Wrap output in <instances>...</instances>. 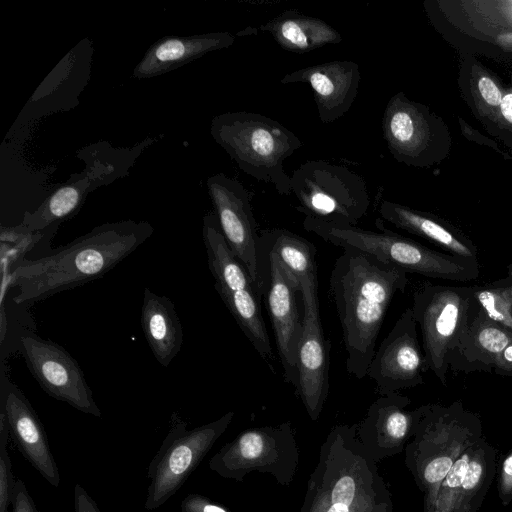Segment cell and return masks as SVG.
<instances>
[{
  "label": "cell",
  "instance_id": "6da1fadb",
  "mask_svg": "<svg viewBox=\"0 0 512 512\" xmlns=\"http://www.w3.org/2000/svg\"><path fill=\"white\" fill-rule=\"evenodd\" d=\"M154 232L147 221L105 223L50 253L12 267L16 304L34 303L103 277Z\"/></svg>",
  "mask_w": 512,
  "mask_h": 512
},
{
  "label": "cell",
  "instance_id": "7a4b0ae2",
  "mask_svg": "<svg viewBox=\"0 0 512 512\" xmlns=\"http://www.w3.org/2000/svg\"><path fill=\"white\" fill-rule=\"evenodd\" d=\"M408 273L354 251L343 250L330 274V289L340 320L347 372L367 376L386 311L405 291Z\"/></svg>",
  "mask_w": 512,
  "mask_h": 512
},
{
  "label": "cell",
  "instance_id": "3957f363",
  "mask_svg": "<svg viewBox=\"0 0 512 512\" xmlns=\"http://www.w3.org/2000/svg\"><path fill=\"white\" fill-rule=\"evenodd\" d=\"M379 231L342 225L305 216L303 227L326 242L366 254L375 260L424 277L454 282H469L480 275L478 260L463 258L430 249L412 239L401 236L384 226L377 218Z\"/></svg>",
  "mask_w": 512,
  "mask_h": 512
},
{
  "label": "cell",
  "instance_id": "277c9868",
  "mask_svg": "<svg viewBox=\"0 0 512 512\" xmlns=\"http://www.w3.org/2000/svg\"><path fill=\"white\" fill-rule=\"evenodd\" d=\"M210 133L243 172L281 195L292 194L284 161L303 145L292 131L265 115L237 111L213 117Z\"/></svg>",
  "mask_w": 512,
  "mask_h": 512
},
{
  "label": "cell",
  "instance_id": "5b68a950",
  "mask_svg": "<svg viewBox=\"0 0 512 512\" xmlns=\"http://www.w3.org/2000/svg\"><path fill=\"white\" fill-rule=\"evenodd\" d=\"M156 140L150 137L129 148H114L108 142L84 147L78 157L85 168L58 185L33 212L26 211L22 222L9 230L26 236L74 217L91 192L127 176L142 151Z\"/></svg>",
  "mask_w": 512,
  "mask_h": 512
},
{
  "label": "cell",
  "instance_id": "8992f818",
  "mask_svg": "<svg viewBox=\"0 0 512 512\" xmlns=\"http://www.w3.org/2000/svg\"><path fill=\"white\" fill-rule=\"evenodd\" d=\"M476 286L424 282L413 292L412 312L422 336L426 368L447 386L449 362L478 311Z\"/></svg>",
  "mask_w": 512,
  "mask_h": 512
},
{
  "label": "cell",
  "instance_id": "52a82bcc",
  "mask_svg": "<svg viewBox=\"0 0 512 512\" xmlns=\"http://www.w3.org/2000/svg\"><path fill=\"white\" fill-rule=\"evenodd\" d=\"M420 409L417 422L418 473L428 493V509L436 498L441 481L456 460L483 437L482 421L477 413L467 410L461 401H454L450 405L429 404Z\"/></svg>",
  "mask_w": 512,
  "mask_h": 512
},
{
  "label": "cell",
  "instance_id": "ba28073f",
  "mask_svg": "<svg viewBox=\"0 0 512 512\" xmlns=\"http://www.w3.org/2000/svg\"><path fill=\"white\" fill-rule=\"evenodd\" d=\"M292 194L305 216L356 226L370 206L364 178L325 160H308L291 176Z\"/></svg>",
  "mask_w": 512,
  "mask_h": 512
},
{
  "label": "cell",
  "instance_id": "9c48e42d",
  "mask_svg": "<svg viewBox=\"0 0 512 512\" xmlns=\"http://www.w3.org/2000/svg\"><path fill=\"white\" fill-rule=\"evenodd\" d=\"M224 419L188 430L187 423L177 413L172 414L170 429L148 466L146 510L161 507L182 487L224 424Z\"/></svg>",
  "mask_w": 512,
  "mask_h": 512
},
{
  "label": "cell",
  "instance_id": "30bf717a",
  "mask_svg": "<svg viewBox=\"0 0 512 512\" xmlns=\"http://www.w3.org/2000/svg\"><path fill=\"white\" fill-rule=\"evenodd\" d=\"M259 268L283 377L298 388L297 350L303 330L297 301L300 289L273 253L259 249Z\"/></svg>",
  "mask_w": 512,
  "mask_h": 512
},
{
  "label": "cell",
  "instance_id": "8fae6325",
  "mask_svg": "<svg viewBox=\"0 0 512 512\" xmlns=\"http://www.w3.org/2000/svg\"><path fill=\"white\" fill-rule=\"evenodd\" d=\"M19 347L30 372L49 396L83 413L101 416L82 369L62 346L24 333L19 337Z\"/></svg>",
  "mask_w": 512,
  "mask_h": 512
},
{
  "label": "cell",
  "instance_id": "7c38bea8",
  "mask_svg": "<svg viewBox=\"0 0 512 512\" xmlns=\"http://www.w3.org/2000/svg\"><path fill=\"white\" fill-rule=\"evenodd\" d=\"M206 185L226 241L262 296L259 234L251 205L252 194L239 180L224 173L210 176Z\"/></svg>",
  "mask_w": 512,
  "mask_h": 512
},
{
  "label": "cell",
  "instance_id": "4fadbf2b",
  "mask_svg": "<svg viewBox=\"0 0 512 512\" xmlns=\"http://www.w3.org/2000/svg\"><path fill=\"white\" fill-rule=\"evenodd\" d=\"M417 327L411 307L406 308L376 348L367 376L380 393L387 395L424 383L427 368Z\"/></svg>",
  "mask_w": 512,
  "mask_h": 512
},
{
  "label": "cell",
  "instance_id": "5bb4252c",
  "mask_svg": "<svg viewBox=\"0 0 512 512\" xmlns=\"http://www.w3.org/2000/svg\"><path fill=\"white\" fill-rule=\"evenodd\" d=\"M496 456V448L480 438L456 460L426 512H477L496 476Z\"/></svg>",
  "mask_w": 512,
  "mask_h": 512
},
{
  "label": "cell",
  "instance_id": "9a60e30c",
  "mask_svg": "<svg viewBox=\"0 0 512 512\" xmlns=\"http://www.w3.org/2000/svg\"><path fill=\"white\" fill-rule=\"evenodd\" d=\"M92 54L89 39L71 49L44 79L17 120H34L77 106L78 97L89 82Z\"/></svg>",
  "mask_w": 512,
  "mask_h": 512
},
{
  "label": "cell",
  "instance_id": "2e32d148",
  "mask_svg": "<svg viewBox=\"0 0 512 512\" xmlns=\"http://www.w3.org/2000/svg\"><path fill=\"white\" fill-rule=\"evenodd\" d=\"M282 84H308L314 95L320 121L335 122L353 105L359 90V65L350 60L314 64L287 73Z\"/></svg>",
  "mask_w": 512,
  "mask_h": 512
},
{
  "label": "cell",
  "instance_id": "e0dca14e",
  "mask_svg": "<svg viewBox=\"0 0 512 512\" xmlns=\"http://www.w3.org/2000/svg\"><path fill=\"white\" fill-rule=\"evenodd\" d=\"M1 404V415L18 450L48 483L58 487V466L43 425L27 398L17 386L8 384Z\"/></svg>",
  "mask_w": 512,
  "mask_h": 512
},
{
  "label": "cell",
  "instance_id": "ac0fdd59",
  "mask_svg": "<svg viewBox=\"0 0 512 512\" xmlns=\"http://www.w3.org/2000/svg\"><path fill=\"white\" fill-rule=\"evenodd\" d=\"M303 330L297 350L298 390L308 408L316 410L329 386V346L323 333L319 302L302 301Z\"/></svg>",
  "mask_w": 512,
  "mask_h": 512
},
{
  "label": "cell",
  "instance_id": "d6986e66",
  "mask_svg": "<svg viewBox=\"0 0 512 512\" xmlns=\"http://www.w3.org/2000/svg\"><path fill=\"white\" fill-rule=\"evenodd\" d=\"M235 36L208 32L189 36H165L153 43L133 69V77L149 79L169 73L204 55L230 47Z\"/></svg>",
  "mask_w": 512,
  "mask_h": 512
},
{
  "label": "cell",
  "instance_id": "ffe728a7",
  "mask_svg": "<svg viewBox=\"0 0 512 512\" xmlns=\"http://www.w3.org/2000/svg\"><path fill=\"white\" fill-rule=\"evenodd\" d=\"M511 342L512 332L489 319L478 307L451 355L449 370L454 373L494 371L499 356Z\"/></svg>",
  "mask_w": 512,
  "mask_h": 512
},
{
  "label": "cell",
  "instance_id": "44dd1931",
  "mask_svg": "<svg viewBox=\"0 0 512 512\" xmlns=\"http://www.w3.org/2000/svg\"><path fill=\"white\" fill-rule=\"evenodd\" d=\"M259 249L273 253L297 283L301 300L318 301L316 248L305 238L282 228L262 230Z\"/></svg>",
  "mask_w": 512,
  "mask_h": 512
},
{
  "label": "cell",
  "instance_id": "7402d4cb",
  "mask_svg": "<svg viewBox=\"0 0 512 512\" xmlns=\"http://www.w3.org/2000/svg\"><path fill=\"white\" fill-rule=\"evenodd\" d=\"M141 326L157 362L168 367L183 344V328L174 303L166 296L144 289Z\"/></svg>",
  "mask_w": 512,
  "mask_h": 512
},
{
  "label": "cell",
  "instance_id": "603a6c76",
  "mask_svg": "<svg viewBox=\"0 0 512 512\" xmlns=\"http://www.w3.org/2000/svg\"><path fill=\"white\" fill-rule=\"evenodd\" d=\"M259 30L269 33L282 49L298 54L342 41L340 33L330 24L295 9L282 12L262 24Z\"/></svg>",
  "mask_w": 512,
  "mask_h": 512
},
{
  "label": "cell",
  "instance_id": "cb8c5ba5",
  "mask_svg": "<svg viewBox=\"0 0 512 512\" xmlns=\"http://www.w3.org/2000/svg\"><path fill=\"white\" fill-rule=\"evenodd\" d=\"M202 236L218 294L248 290L257 292L246 268L226 241L214 212L204 216ZM257 294L259 295L258 292Z\"/></svg>",
  "mask_w": 512,
  "mask_h": 512
},
{
  "label": "cell",
  "instance_id": "d4e9b609",
  "mask_svg": "<svg viewBox=\"0 0 512 512\" xmlns=\"http://www.w3.org/2000/svg\"><path fill=\"white\" fill-rule=\"evenodd\" d=\"M378 212L383 221L426 238L450 254L478 260V250L471 241L424 214L388 200L380 203Z\"/></svg>",
  "mask_w": 512,
  "mask_h": 512
},
{
  "label": "cell",
  "instance_id": "484cf974",
  "mask_svg": "<svg viewBox=\"0 0 512 512\" xmlns=\"http://www.w3.org/2000/svg\"><path fill=\"white\" fill-rule=\"evenodd\" d=\"M475 299L489 319L512 332V283L476 286Z\"/></svg>",
  "mask_w": 512,
  "mask_h": 512
},
{
  "label": "cell",
  "instance_id": "4316f807",
  "mask_svg": "<svg viewBox=\"0 0 512 512\" xmlns=\"http://www.w3.org/2000/svg\"><path fill=\"white\" fill-rule=\"evenodd\" d=\"M9 435L5 418L0 414V512H8L16 483L8 450Z\"/></svg>",
  "mask_w": 512,
  "mask_h": 512
},
{
  "label": "cell",
  "instance_id": "83f0119b",
  "mask_svg": "<svg viewBox=\"0 0 512 512\" xmlns=\"http://www.w3.org/2000/svg\"><path fill=\"white\" fill-rule=\"evenodd\" d=\"M497 492L504 506L512 502V449L499 463L497 469Z\"/></svg>",
  "mask_w": 512,
  "mask_h": 512
},
{
  "label": "cell",
  "instance_id": "f1b7e54d",
  "mask_svg": "<svg viewBox=\"0 0 512 512\" xmlns=\"http://www.w3.org/2000/svg\"><path fill=\"white\" fill-rule=\"evenodd\" d=\"M11 506L12 512H40L21 479H16Z\"/></svg>",
  "mask_w": 512,
  "mask_h": 512
},
{
  "label": "cell",
  "instance_id": "f546056e",
  "mask_svg": "<svg viewBox=\"0 0 512 512\" xmlns=\"http://www.w3.org/2000/svg\"><path fill=\"white\" fill-rule=\"evenodd\" d=\"M355 493V483L351 477L344 476L335 484L332 491L334 504H351Z\"/></svg>",
  "mask_w": 512,
  "mask_h": 512
},
{
  "label": "cell",
  "instance_id": "4dcf8cb0",
  "mask_svg": "<svg viewBox=\"0 0 512 512\" xmlns=\"http://www.w3.org/2000/svg\"><path fill=\"white\" fill-rule=\"evenodd\" d=\"M263 447L262 437L256 432L245 433L239 440V449L243 457L256 458Z\"/></svg>",
  "mask_w": 512,
  "mask_h": 512
},
{
  "label": "cell",
  "instance_id": "1f68e13d",
  "mask_svg": "<svg viewBox=\"0 0 512 512\" xmlns=\"http://www.w3.org/2000/svg\"><path fill=\"white\" fill-rule=\"evenodd\" d=\"M74 512H101L96 502L79 483L74 487Z\"/></svg>",
  "mask_w": 512,
  "mask_h": 512
},
{
  "label": "cell",
  "instance_id": "d6a6232c",
  "mask_svg": "<svg viewBox=\"0 0 512 512\" xmlns=\"http://www.w3.org/2000/svg\"><path fill=\"white\" fill-rule=\"evenodd\" d=\"M478 87L482 97L488 104L492 106L501 104L502 95L491 79L482 77L478 82Z\"/></svg>",
  "mask_w": 512,
  "mask_h": 512
},
{
  "label": "cell",
  "instance_id": "836d02e7",
  "mask_svg": "<svg viewBox=\"0 0 512 512\" xmlns=\"http://www.w3.org/2000/svg\"><path fill=\"white\" fill-rule=\"evenodd\" d=\"M494 372L498 375L512 378V342L499 356Z\"/></svg>",
  "mask_w": 512,
  "mask_h": 512
},
{
  "label": "cell",
  "instance_id": "e575fe53",
  "mask_svg": "<svg viewBox=\"0 0 512 512\" xmlns=\"http://www.w3.org/2000/svg\"><path fill=\"white\" fill-rule=\"evenodd\" d=\"M500 106L503 116L512 123V94L504 96Z\"/></svg>",
  "mask_w": 512,
  "mask_h": 512
},
{
  "label": "cell",
  "instance_id": "d590c367",
  "mask_svg": "<svg viewBox=\"0 0 512 512\" xmlns=\"http://www.w3.org/2000/svg\"><path fill=\"white\" fill-rule=\"evenodd\" d=\"M328 512H349L348 506L345 504H334Z\"/></svg>",
  "mask_w": 512,
  "mask_h": 512
},
{
  "label": "cell",
  "instance_id": "8d00e7d4",
  "mask_svg": "<svg viewBox=\"0 0 512 512\" xmlns=\"http://www.w3.org/2000/svg\"><path fill=\"white\" fill-rule=\"evenodd\" d=\"M500 283H512V263L507 266V279L499 281Z\"/></svg>",
  "mask_w": 512,
  "mask_h": 512
}]
</instances>
